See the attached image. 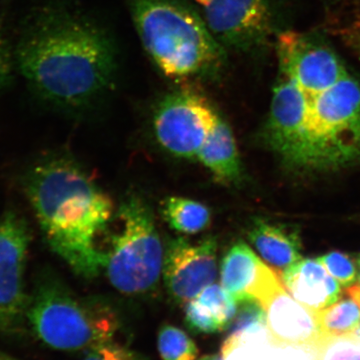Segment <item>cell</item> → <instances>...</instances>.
<instances>
[{"label":"cell","mask_w":360,"mask_h":360,"mask_svg":"<svg viewBox=\"0 0 360 360\" xmlns=\"http://www.w3.org/2000/svg\"><path fill=\"white\" fill-rule=\"evenodd\" d=\"M14 59L32 94L66 112L94 108L117 80V47L110 33L65 1L47 2L27 16Z\"/></svg>","instance_id":"cell-1"},{"label":"cell","mask_w":360,"mask_h":360,"mask_svg":"<svg viewBox=\"0 0 360 360\" xmlns=\"http://www.w3.org/2000/svg\"><path fill=\"white\" fill-rule=\"evenodd\" d=\"M21 186L49 248L78 276H98L106 259L99 238L115 210L110 195L63 153L37 156L23 172Z\"/></svg>","instance_id":"cell-2"},{"label":"cell","mask_w":360,"mask_h":360,"mask_svg":"<svg viewBox=\"0 0 360 360\" xmlns=\"http://www.w3.org/2000/svg\"><path fill=\"white\" fill-rule=\"evenodd\" d=\"M129 6L142 46L161 75L179 84L222 77L226 49L189 4L182 0H129Z\"/></svg>","instance_id":"cell-3"},{"label":"cell","mask_w":360,"mask_h":360,"mask_svg":"<svg viewBox=\"0 0 360 360\" xmlns=\"http://www.w3.org/2000/svg\"><path fill=\"white\" fill-rule=\"evenodd\" d=\"M30 333L59 352H89L115 340L120 317L110 304L75 295L49 269L35 276L28 310Z\"/></svg>","instance_id":"cell-4"},{"label":"cell","mask_w":360,"mask_h":360,"mask_svg":"<svg viewBox=\"0 0 360 360\" xmlns=\"http://www.w3.org/2000/svg\"><path fill=\"white\" fill-rule=\"evenodd\" d=\"M117 217L122 227L105 250L108 281L123 295H146L158 285L165 257L155 217L136 196L123 201Z\"/></svg>","instance_id":"cell-5"},{"label":"cell","mask_w":360,"mask_h":360,"mask_svg":"<svg viewBox=\"0 0 360 360\" xmlns=\"http://www.w3.org/2000/svg\"><path fill=\"white\" fill-rule=\"evenodd\" d=\"M307 129L319 167H338L360 156V82L348 73L309 101Z\"/></svg>","instance_id":"cell-6"},{"label":"cell","mask_w":360,"mask_h":360,"mask_svg":"<svg viewBox=\"0 0 360 360\" xmlns=\"http://www.w3.org/2000/svg\"><path fill=\"white\" fill-rule=\"evenodd\" d=\"M220 113L200 90L181 84L160 97L153 113L156 141L167 153L196 158Z\"/></svg>","instance_id":"cell-7"},{"label":"cell","mask_w":360,"mask_h":360,"mask_svg":"<svg viewBox=\"0 0 360 360\" xmlns=\"http://www.w3.org/2000/svg\"><path fill=\"white\" fill-rule=\"evenodd\" d=\"M27 220L14 210L0 217V336L20 338L30 333V292L26 286L32 233Z\"/></svg>","instance_id":"cell-8"},{"label":"cell","mask_w":360,"mask_h":360,"mask_svg":"<svg viewBox=\"0 0 360 360\" xmlns=\"http://www.w3.org/2000/svg\"><path fill=\"white\" fill-rule=\"evenodd\" d=\"M309 101L295 82L278 72L264 123L265 143L293 167H319L307 129Z\"/></svg>","instance_id":"cell-9"},{"label":"cell","mask_w":360,"mask_h":360,"mask_svg":"<svg viewBox=\"0 0 360 360\" xmlns=\"http://www.w3.org/2000/svg\"><path fill=\"white\" fill-rule=\"evenodd\" d=\"M248 295L264 309L267 336L272 345L309 350L319 345L321 335L315 312L295 300L281 276L264 262Z\"/></svg>","instance_id":"cell-10"},{"label":"cell","mask_w":360,"mask_h":360,"mask_svg":"<svg viewBox=\"0 0 360 360\" xmlns=\"http://www.w3.org/2000/svg\"><path fill=\"white\" fill-rule=\"evenodd\" d=\"M278 72L295 82L311 101L347 77L338 53L326 42L302 32L279 33L276 39Z\"/></svg>","instance_id":"cell-11"},{"label":"cell","mask_w":360,"mask_h":360,"mask_svg":"<svg viewBox=\"0 0 360 360\" xmlns=\"http://www.w3.org/2000/svg\"><path fill=\"white\" fill-rule=\"evenodd\" d=\"M201 15L227 51L250 54L269 44L274 16L269 0H208Z\"/></svg>","instance_id":"cell-12"},{"label":"cell","mask_w":360,"mask_h":360,"mask_svg":"<svg viewBox=\"0 0 360 360\" xmlns=\"http://www.w3.org/2000/svg\"><path fill=\"white\" fill-rule=\"evenodd\" d=\"M217 250V239L212 236L198 243L182 238L169 241L163 257L162 274L175 302L186 304L214 283Z\"/></svg>","instance_id":"cell-13"},{"label":"cell","mask_w":360,"mask_h":360,"mask_svg":"<svg viewBox=\"0 0 360 360\" xmlns=\"http://www.w3.org/2000/svg\"><path fill=\"white\" fill-rule=\"evenodd\" d=\"M286 290L312 311L326 309L341 297L340 283L319 259H302L281 274Z\"/></svg>","instance_id":"cell-14"},{"label":"cell","mask_w":360,"mask_h":360,"mask_svg":"<svg viewBox=\"0 0 360 360\" xmlns=\"http://www.w3.org/2000/svg\"><path fill=\"white\" fill-rule=\"evenodd\" d=\"M238 310V300L221 284L213 283L186 303V322L196 333L212 335L226 330Z\"/></svg>","instance_id":"cell-15"},{"label":"cell","mask_w":360,"mask_h":360,"mask_svg":"<svg viewBox=\"0 0 360 360\" xmlns=\"http://www.w3.org/2000/svg\"><path fill=\"white\" fill-rule=\"evenodd\" d=\"M196 158L208 168L219 184L229 186L240 180L243 168L236 139L221 115Z\"/></svg>","instance_id":"cell-16"},{"label":"cell","mask_w":360,"mask_h":360,"mask_svg":"<svg viewBox=\"0 0 360 360\" xmlns=\"http://www.w3.org/2000/svg\"><path fill=\"white\" fill-rule=\"evenodd\" d=\"M248 236L265 262L274 265L281 274L302 259V241L296 231L257 220Z\"/></svg>","instance_id":"cell-17"},{"label":"cell","mask_w":360,"mask_h":360,"mask_svg":"<svg viewBox=\"0 0 360 360\" xmlns=\"http://www.w3.org/2000/svg\"><path fill=\"white\" fill-rule=\"evenodd\" d=\"M262 260L250 246L238 241L229 248L220 267V283L236 300L248 295L257 281Z\"/></svg>","instance_id":"cell-18"},{"label":"cell","mask_w":360,"mask_h":360,"mask_svg":"<svg viewBox=\"0 0 360 360\" xmlns=\"http://www.w3.org/2000/svg\"><path fill=\"white\" fill-rule=\"evenodd\" d=\"M162 215L172 229L184 234L200 233L212 221L207 206L179 196H172L163 201Z\"/></svg>","instance_id":"cell-19"},{"label":"cell","mask_w":360,"mask_h":360,"mask_svg":"<svg viewBox=\"0 0 360 360\" xmlns=\"http://www.w3.org/2000/svg\"><path fill=\"white\" fill-rule=\"evenodd\" d=\"M315 311L321 338L354 335L360 328V305L347 295Z\"/></svg>","instance_id":"cell-20"},{"label":"cell","mask_w":360,"mask_h":360,"mask_svg":"<svg viewBox=\"0 0 360 360\" xmlns=\"http://www.w3.org/2000/svg\"><path fill=\"white\" fill-rule=\"evenodd\" d=\"M158 349L162 360H195L200 349L186 331L165 324L158 335Z\"/></svg>","instance_id":"cell-21"},{"label":"cell","mask_w":360,"mask_h":360,"mask_svg":"<svg viewBox=\"0 0 360 360\" xmlns=\"http://www.w3.org/2000/svg\"><path fill=\"white\" fill-rule=\"evenodd\" d=\"M314 352L315 360H360V338L356 333L323 338Z\"/></svg>","instance_id":"cell-22"},{"label":"cell","mask_w":360,"mask_h":360,"mask_svg":"<svg viewBox=\"0 0 360 360\" xmlns=\"http://www.w3.org/2000/svg\"><path fill=\"white\" fill-rule=\"evenodd\" d=\"M319 262L328 270L329 274L338 281L342 286H350L357 278L356 267L345 253H328L323 257L317 258Z\"/></svg>","instance_id":"cell-23"},{"label":"cell","mask_w":360,"mask_h":360,"mask_svg":"<svg viewBox=\"0 0 360 360\" xmlns=\"http://www.w3.org/2000/svg\"><path fill=\"white\" fill-rule=\"evenodd\" d=\"M82 360H144V359L134 350L110 341L89 350Z\"/></svg>","instance_id":"cell-24"},{"label":"cell","mask_w":360,"mask_h":360,"mask_svg":"<svg viewBox=\"0 0 360 360\" xmlns=\"http://www.w3.org/2000/svg\"><path fill=\"white\" fill-rule=\"evenodd\" d=\"M14 51L9 45L0 18V91L7 89L13 82L15 70Z\"/></svg>","instance_id":"cell-25"},{"label":"cell","mask_w":360,"mask_h":360,"mask_svg":"<svg viewBox=\"0 0 360 360\" xmlns=\"http://www.w3.org/2000/svg\"><path fill=\"white\" fill-rule=\"evenodd\" d=\"M347 295L354 298L355 302L360 305V285L348 286Z\"/></svg>","instance_id":"cell-26"},{"label":"cell","mask_w":360,"mask_h":360,"mask_svg":"<svg viewBox=\"0 0 360 360\" xmlns=\"http://www.w3.org/2000/svg\"><path fill=\"white\" fill-rule=\"evenodd\" d=\"M203 360H226L224 355L220 354H212V355H206V356L202 357Z\"/></svg>","instance_id":"cell-27"},{"label":"cell","mask_w":360,"mask_h":360,"mask_svg":"<svg viewBox=\"0 0 360 360\" xmlns=\"http://www.w3.org/2000/svg\"><path fill=\"white\" fill-rule=\"evenodd\" d=\"M0 360H21L16 359V357L13 356V355L6 354V352L0 350Z\"/></svg>","instance_id":"cell-28"},{"label":"cell","mask_w":360,"mask_h":360,"mask_svg":"<svg viewBox=\"0 0 360 360\" xmlns=\"http://www.w3.org/2000/svg\"><path fill=\"white\" fill-rule=\"evenodd\" d=\"M196 2H198V4H200V6H203V4H206V2L208 1V0H195Z\"/></svg>","instance_id":"cell-29"},{"label":"cell","mask_w":360,"mask_h":360,"mask_svg":"<svg viewBox=\"0 0 360 360\" xmlns=\"http://www.w3.org/2000/svg\"><path fill=\"white\" fill-rule=\"evenodd\" d=\"M356 335H359V338H360V328H359V331H357Z\"/></svg>","instance_id":"cell-30"},{"label":"cell","mask_w":360,"mask_h":360,"mask_svg":"<svg viewBox=\"0 0 360 360\" xmlns=\"http://www.w3.org/2000/svg\"><path fill=\"white\" fill-rule=\"evenodd\" d=\"M355 1H359V2H360V0H355Z\"/></svg>","instance_id":"cell-31"},{"label":"cell","mask_w":360,"mask_h":360,"mask_svg":"<svg viewBox=\"0 0 360 360\" xmlns=\"http://www.w3.org/2000/svg\"><path fill=\"white\" fill-rule=\"evenodd\" d=\"M359 266H360V262H359ZM359 278H360V274H359Z\"/></svg>","instance_id":"cell-32"},{"label":"cell","mask_w":360,"mask_h":360,"mask_svg":"<svg viewBox=\"0 0 360 360\" xmlns=\"http://www.w3.org/2000/svg\"><path fill=\"white\" fill-rule=\"evenodd\" d=\"M200 360H203L202 359H200Z\"/></svg>","instance_id":"cell-33"}]
</instances>
